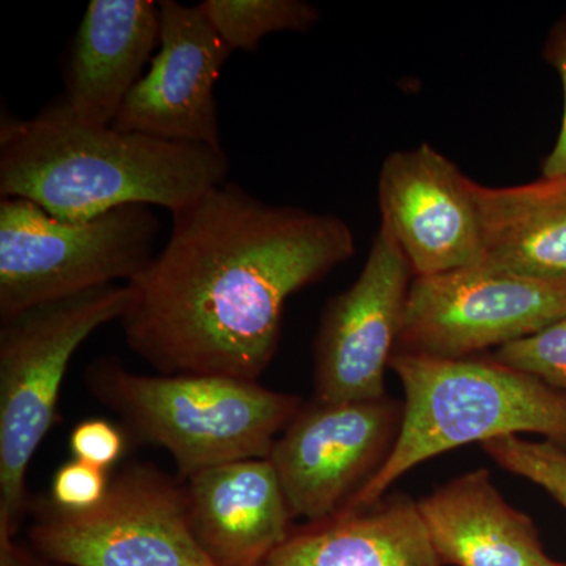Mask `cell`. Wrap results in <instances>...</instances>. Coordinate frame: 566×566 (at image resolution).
Wrapping results in <instances>:
<instances>
[{
  "label": "cell",
  "instance_id": "obj_23",
  "mask_svg": "<svg viewBox=\"0 0 566 566\" xmlns=\"http://www.w3.org/2000/svg\"><path fill=\"white\" fill-rule=\"evenodd\" d=\"M543 57L560 76L565 96L560 132H558L553 151L546 156L545 163H543V177H562V175H566V17L557 21L547 33Z\"/></svg>",
  "mask_w": 566,
  "mask_h": 566
},
{
  "label": "cell",
  "instance_id": "obj_19",
  "mask_svg": "<svg viewBox=\"0 0 566 566\" xmlns=\"http://www.w3.org/2000/svg\"><path fill=\"white\" fill-rule=\"evenodd\" d=\"M480 446L505 471L542 486L566 509L565 447L549 441H526L520 436H504Z\"/></svg>",
  "mask_w": 566,
  "mask_h": 566
},
{
  "label": "cell",
  "instance_id": "obj_9",
  "mask_svg": "<svg viewBox=\"0 0 566 566\" xmlns=\"http://www.w3.org/2000/svg\"><path fill=\"white\" fill-rule=\"evenodd\" d=\"M401 416L403 406L387 397L301 408L268 457L293 520L345 512L392 452Z\"/></svg>",
  "mask_w": 566,
  "mask_h": 566
},
{
  "label": "cell",
  "instance_id": "obj_6",
  "mask_svg": "<svg viewBox=\"0 0 566 566\" xmlns=\"http://www.w3.org/2000/svg\"><path fill=\"white\" fill-rule=\"evenodd\" d=\"M161 222L147 205L62 221L20 197L0 199V323L99 289L132 282L155 256Z\"/></svg>",
  "mask_w": 566,
  "mask_h": 566
},
{
  "label": "cell",
  "instance_id": "obj_4",
  "mask_svg": "<svg viewBox=\"0 0 566 566\" xmlns=\"http://www.w3.org/2000/svg\"><path fill=\"white\" fill-rule=\"evenodd\" d=\"M93 397L142 441L174 457L178 474L270 457L277 434L303 408L296 395L259 381L212 375H137L115 357L85 371Z\"/></svg>",
  "mask_w": 566,
  "mask_h": 566
},
{
  "label": "cell",
  "instance_id": "obj_24",
  "mask_svg": "<svg viewBox=\"0 0 566 566\" xmlns=\"http://www.w3.org/2000/svg\"><path fill=\"white\" fill-rule=\"evenodd\" d=\"M0 566H52L51 562L44 558H35L31 554L14 545L9 549L0 551Z\"/></svg>",
  "mask_w": 566,
  "mask_h": 566
},
{
  "label": "cell",
  "instance_id": "obj_7",
  "mask_svg": "<svg viewBox=\"0 0 566 566\" xmlns=\"http://www.w3.org/2000/svg\"><path fill=\"white\" fill-rule=\"evenodd\" d=\"M29 509L36 553L66 566H218L192 534L185 485L148 464L111 475L102 502L70 512L51 497Z\"/></svg>",
  "mask_w": 566,
  "mask_h": 566
},
{
  "label": "cell",
  "instance_id": "obj_20",
  "mask_svg": "<svg viewBox=\"0 0 566 566\" xmlns=\"http://www.w3.org/2000/svg\"><path fill=\"white\" fill-rule=\"evenodd\" d=\"M494 359L566 394V315L538 333L502 346Z\"/></svg>",
  "mask_w": 566,
  "mask_h": 566
},
{
  "label": "cell",
  "instance_id": "obj_14",
  "mask_svg": "<svg viewBox=\"0 0 566 566\" xmlns=\"http://www.w3.org/2000/svg\"><path fill=\"white\" fill-rule=\"evenodd\" d=\"M185 493L192 534L218 566H262L294 528L268 458L205 469Z\"/></svg>",
  "mask_w": 566,
  "mask_h": 566
},
{
  "label": "cell",
  "instance_id": "obj_2",
  "mask_svg": "<svg viewBox=\"0 0 566 566\" xmlns=\"http://www.w3.org/2000/svg\"><path fill=\"white\" fill-rule=\"evenodd\" d=\"M223 148L70 120L50 106L0 122V199L20 197L62 221L126 205L177 212L227 182Z\"/></svg>",
  "mask_w": 566,
  "mask_h": 566
},
{
  "label": "cell",
  "instance_id": "obj_17",
  "mask_svg": "<svg viewBox=\"0 0 566 566\" xmlns=\"http://www.w3.org/2000/svg\"><path fill=\"white\" fill-rule=\"evenodd\" d=\"M483 266L545 282H566V175L526 185L474 182Z\"/></svg>",
  "mask_w": 566,
  "mask_h": 566
},
{
  "label": "cell",
  "instance_id": "obj_11",
  "mask_svg": "<svg viewBox=\"0 0 566 566\" xmlns=\"http://www.w3.org/2000/svg\"><path fill=\"white\" fill-rule=\"evenodd\" d=\"M474 180L430 144L390 153L381 166V227L415 277L483 264Z\"/></svg>",
  "mask_w": 566,
  "mask_h": 566
},
{
  "label": "cell",
  "instance_id": "obj_18",
  "mask_svg": "<svg viewBox=\"0 0 566 566\" xmlns=\"http://www.w3.org/2000/svg\"><path fill=\"white\" fill-rule=\"evenodd\" d=\"M199 6L232 52L255 51L274 33L311 31L322 18L304 0H205Z\"/></svg>",
  "mask_w": 566,
  "mask_h": 566
},
{
  "label": "cell",
  "instance_id": "obj_25",
  "mask_svg": "<svg viewBox=\"0 0 566 566\" xmlns=\"http://www.w3.org/2000/svg\"><path fill=\"white\" fill-rule=\"evenodd\" d=\"M543 566H566L565 564H558V562L553 560V558H549V560L546 562Z\"/></svg>",
  "mask_w": 566,
  "mask_h": 566
},
{
  "label": "cell",
  "instance_id": "obj_10",
  "mask_svg": "<svg viewBox=\"0 0 566 566\" xmlns=\"http://www.w3.org/2000/svg\"><path fill=\"white\" fill-rule=\"evenodd\" d=\"M411 266L379 227L359 277L324 308L315 345V400L386 397V370L400 340Z\"/></svg>",
  "mask_w": 566,
  "mask_h": 566
},
{
  "label": "cell",
  "instance_id": "obj_12",
  "mask_svg": "<svg viewBox=\"0 0 566 566\" xmlns=\"http://www.w3.org/2000/svg\"><path fill=\"white\" fill-rule=\"evenodd\" d=\"M158 3V52L112 126L156 139L222 148L214 85L232 51L200 6Z\"/></svg>",
  "mask_w": 566,
  "mask_h": 566
},
{
  "label": "cell",
  "instance_id": "obj_13",
  "mask_svg": "<svg viewBox=\"0 0 566 566\" xmlns=\"http://www.w3.org/2000/svg\"><path fill=\"white\" fill-rule=\"evenodd\" d=\"M161 13L153 0H92L80 22L65 87L51 109L88 126H112L159 46Z\"/></svg>",
  "mask_w": 566,
  "mask_h": 566
},
{
  "label": "cell",
  "instance_id": "obj_21",
  "mask_svg": "<svg viewBox=\"0 0 566 566\" xmlns=\"http://www.w3.org/2000/svg\"><path fill=\"white\" fill-rule=\"evenodd\" d=\"M109 483V471L80 460L69 461L52 479L51 501L63 510L84 512L103 501Z\"/></svg>",
  "mask_w": 566,
  "mask_h": 566
},
{
  "label": "cell",
  "instance_id": "obj_16",
  "mask_svg": "<svg viewBox=\"0 0 566 566\" xmlns=\"http://www.w3.org/2000/svg\"><path fill=\"white\" fill-rule=\"evenodd\" d=\"M262 566L442 565L417 502L400 495L293 528Z\"/></svg>",
  "mask_w": 566,
  "mask_h": 566
},
{
  "label": "cell",
  "instance_id": "obj_22",
  "mask_svg": "<svg viewBox=\"0 0 566 566\" xmlns=\"http://www.w3.org/2000/svg\"><path fill=\"white\" fill-rule=\"evenodd\" d=\"M70 449L74 460L109 471L125 452V434L107 420H84L71 431Z\"/></svg>",
  "mask_w": 566,
  "mask_h": 566
},
{
  "label": "cell",
  "instance_id": "obj_1",
  "mask_svg": "<svg viewBox=\"0 0 566 566\" xmlns=\"http://www.w3.org/2000/svg\"><path fill=\"white\" fill-rule=\"evenodd\" d=\"M169 240L128 282L126 344L159 375L259 381L283 308L356 251L338 216L263 202L223 182L172 212Z\"/></svg>",
  "mask_w": 566,
  "mask_h": 566
},
{
  "label": "cell",
  "instance_id": "obj_3",
  "mask_svg": "<svg viewBox=\"0 0 566 566\" xmlns=\"http://www.w3.org/2000/svg\"><path fill=\"white\" fill-rule=\"evenodd\" d=\"M390 367L405 389L400 431L386 463L345 512L375 505L417 464L471 442L535 433L566 449V394L534 376L497 359L403 352Z\"/></svg>",
  "mask_w": 566,
  "mask_h": 566
},
{
  "label": "cell",
  "instance_id": "obj_8",
  "mask_svg": "<svg viewBox=\"0 0 566 566\" xmlns=\"http://www.w3.org/2000/svg\"><path fill=\"white\" fill-rule=\"evenodd\" d=\"M566 315V282L471 266L412 279L397 352L463 359L538 333Z\"/></svg>",
  "mask_w": 566,
  "mask_h": 566
},
{
  "label": "cell",
  "instance_id": "obj_15",
  "mask_svg": "<svg viewBox=\"0 0 566 566\" xmlns=\"http://www.w3.org/2000/svg\"><path fill=\"white\" fill-rule=\"evenodd\" d=\"M417 509L441 565L543 566L549 560L534 523L506 504L486 469L457 476Z\"/></svg>",
  "mask_w": 566,
  "mask_h": 566
},
{
  "label": "cell",
  "instance_id": "obj_5",
  "mask_svg": "<svg viewBox=\"0 0 566 566\" xmlns=\"http://www.w3.org/2000/svg\"><path fill=\"white\" fill-rule=\"evenodd\" d=\"M128 283L99 286L0 323V543L14 542L31 501L29 464L57 420L74 353L104 324L120 322Z\"/></svg>",
  "mask_w": 566,
  "mask_h": 566
}]
</instances>
